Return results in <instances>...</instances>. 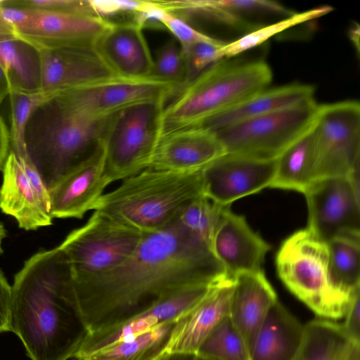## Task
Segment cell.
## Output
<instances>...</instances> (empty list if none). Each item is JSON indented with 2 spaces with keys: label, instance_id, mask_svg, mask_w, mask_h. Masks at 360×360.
Masks as SVG:
<instances>
[{
  "label": "cell",
  "instance_id": "9",
  "mask_svg": "<svg viewBox=\"0 0 360 360\" xmlns=\"http://www.w3.org/2000/svg\"><path fill=\"white\" fill-rule=\"evenodd\" d=\"M319 105L314 99L214 133L226 153L275 160L313 127Z\"/></svg>",
  "mask_w": 360,
  "mask_h": 360
},
{
  "label": "cell",
  "instance_id": "13",
  "mask_svg": "<svg viewBox=\"0 0 360 360\" xmlns=\"http://www.w3.org/2000/svg\"><path fill=\"white\" fill-rule=\"evenodd\" d=\"M176 86L154 78L116 77L60 91L79 112L96 120L110 117L118 111L139 103L166 101Z\"/></svg>",
  "mask_w": 360,
  "mask_h": 360
},
{
  "label": "cell",
  "instance_id": "38",
  "mask_svg": "<svg viewBox=\"0 0 360 360\" xmlns=\"http://www.w3.org/2000/svg\"><path fill=\"white\" fill-rule=\"evenodd\" d=\"M162 26L173 34L182 49L200 41H217L221 40L199 31L192 26L190 22L167 11L162 20Z\"/></svg>",
  "mask_w": 360,
  "mask_h": 360
},
{
  "label": "cell",
  "instance_id": "4",
  "mask_svg": "<svg viewBox=\"0 0 360 360\" xmlns=\"http://www.w3.org/2000/svg\"><path fill=\"white\" fill-rule=\"evenodd\" d=\"M110 117L82 115L60 91L33 112L25 131L26 152L49 190L94 149Z\"/></svg>",
  "mask_w": 360,
  "mask_h": 360
},
{
  "label": "cell",
  "instance_id": "31",
  "mask_svg": "<svg viewBox=\"0 0 360 360\" xmlns=\"http://www.w3.org/2000/svg\"><path fill=\"white\" fill-rule=\"evenodd\" d=\"M359 238H335L328 243V276L332 288L339 295L351 298L360 287Z\"/></svg>",
  "mask_w": 360,
  "mask_h": 360
},
{
  "label": "cell",
  "instance_id": "12",
  "mask_svg": "<svg viewBox=\"0 0 360 360\" xmlns=\"http://www.w3.org/2000/svg\"><path fill=\"white\" fill-rule=\"evenodd\" d=\"M304 194L307 229L316 238L325 243L340 236L360 238V195L347 177L316 179Z\"/></svg>",
  "mask_w": 360,
  "mask_h": 360
},
{
  "label": "cell",
  "instance_id": "7",
  "mask_svg": "<svg viewBox=\"0 0 360 360\" xmlns=\"http://www.w3.org/2000/svg\"><path fill=\"white\" fill-rule=\"evenodd\" d=\"M165 101L139 103L112 115L103 140L108 186L149 167L163 134Z\"/></svg>",
  "mask_w": 360,
  "mask_h": 360
},
{
  "label": "cell",
  "instance_id": "23",
  "mask_svg": "<svg viewBox=\"0 0 360 360\" xmlns=\"http://www.w3.org/2000/svg\"><path fill=\"white\" fill-rule=\"evenodd\" d=\"M233 279L216 283L207 295L181 316L165 352L196 353L213 328L229 316Z\"/></svg>",
  "mask_w": 360,
  "mask_h": 360
},
{
  "label": "cell",
  "instance_id": "26",
  "mask_svg": "<svg viewBox=\"0 0 360 360\" xmlns=\"http://www.w3.org/2000/svg\"><path fill=\"white\" fill-rule=\"evenodd\" d=\"M314 94L313 86L298 83L267 88L200 126L217 132L237 123L314 100Z\"/></svg>",
  "mask_w": 360,
  "mask_h": 360
},
{
  "label": "cell",
  "instance_id": "15",
  "mask_svg": "<svg viewBox=\"0 0 360 360\" xmlns=\"http://www.w3.org/2000/svg\"><path fill=\"white\" fill-rule=\"evenodd\" d=\"M217 283V282H216ZM190 285L161 298L148 309L110 327L89 333L74 357L84 360L96 352L179 319L197 304L216 283Z\"/></svg>",
  "mask_w": 360,
  "mask_h": 360
},
{
  "label": "cell",
  "instance_id": "25",
  "mask_svg": "<svg viewBox=\"0 0 360 360\" xmlns=\"http://www.w3.org/2000/svg\"><path fill=\"white\" fill-rule=\"evenodd\" d=\"M304 334V325L277 300L256 334L250 360H292Z\"/></svg>",
  "mask_w": 360,
  "mask_h": 360
},
{
  "label": "cell",
  "instance_id": "37",
  "mask_svg": "<svg viewBox=\"0 0 360 360\" xmlns=\"http://www.w3.org/2000/svg\"><path fill=\"white\" fill-rule=\"evenodd\" d=\"M228 41H200L182 49L186 68V82L193 79L214 63L223 59L220 49Z\"/></svg>",
  "mask_w": 360,
  "mask_h": 360
},
{
  "label": "cell",
  "instance_id": "41",
  "mask_svg": "<svg viewBox=\"0 0 360 360\" xmlns=\"http://www.w3.org/2000/svg\"><path fill=\"white\" fill-rule=\"evenodd\" d=\"M12 285L0 269V333L11 331Z\"/></svg>",
  "mask_w": 360,
  "mask_h": 360
},
{
  "label": "cell",
  "instance_id": "36",
  "mask_svg": "<svg viewBox=\"0 0 360 360\" xmlns=\"http://www.w3.org/2000/svg\"><path fill=\"white\" fill-rule=\"evenodd\" d=\"M152 78L182 89L186 82V68L184 53L175 39L165 42L157 51Z\"/></svg>",
  "mask_w": 360,
  "mask_h": 360
},
{
  "label": "cell",
  "instance_id": "8",
  "mask_svg": "<svg viewBox=\"0 0 360 360\" xmlns=\"http://www.w3.org/2000/svg\"><path fill=\"white\" fill-rule=\"evenodd\" d=\"M143 234L94 211L87 221L72 230L58 248L71 280L77 281L102 274L122 263L136 248Z\"/></svg>",
  "mask_w": 360,
  "mask_h": 360
},
{
  "label": "cell",
  "instance_id": "47",
  "mask_svg": "<svg viewBox=\"0 0 360 360\" xmlns=\"http://www.w3.org/2000/svg\"><path fill=\"white\" fill-rule=\"evenodd\" d=\"M6 236V231L2 223L0 222V255L3 253L2 243Z\"/></svg>",
  "mask_w": 360,
  "mask_h": 360
},
{
  "label": "cell",
  "instance_id": "18",
  "mask_svg": "<svg viewBox=\"0 0 360 360\" xmlns=\"http://www.w3.org/2000/svg\"><path fill=\"white\" fill-rule=\"evenodd\" d=\"M103 138L94 149L49 190L53 218L82 219L93 210L107 186Z\"/></svg>",
  "mask_w": 360,
  "mask_h": 360
},
{
  "label": "cell",
  "instance_id": "43",
  "mask_svg": "<svg viewBox=\"0 0 360 360\" xmlns=\"http://www.w3.org/2000/svg\"><path fill=\"white\" fill-rule=\"evenodd\" d=\"M197 354L192 352H165L157 360H196Z\"/></svg>",
  "mask_w": 360,
  "mask_h": 360
},
{
  "label": "cell",
  "instance_id": "28",
  "mask_svg": "<svg viewBox=\"0 0 360 360\" xmlns=\"http://www.w3.org/2000/svg\"><path fill=\"white\" fill-rule=\"evenodd\" d=\"M314 125L277 158L274 177L269 188L304 193L315 181L316 146Z\"/></svg>",
  "mask_w": 360,
  "mask_h": 360
},
{
  "label": "cell",
  "instance_id": "16",
  "mask_svg": "<svg viewBox=\"0 0 360 360\" xmlns=\"http://www.w3.org/2000/svg\"><path fill=\"white\" fill-rule=\"evenodd\" d=\"M276 159L261 160L225 153L202 170V194L220 206L269 188Z\"/></svg>",
  "mask_w": 360,
  "mask_h": 360
},
{
  "label": "cell",
  "instance_id": "30",
  "mask_svg": "<svg viewBox=\"0 0 360 360\" xmlns=\"http://www.w3.org/2000/svg\"><path fill=\"white\" fill-rule=\"evenodd\" d=\"M177 319L117 342L84 360H157L165 352Z\"/></svg>",
  "mask_w": 360,
  "mask_h": 360
},
{
  "label": "cell",
  "instance_id": "40",
  "mask_svg": "<svg viewBox=\"0 0 360 360\" xmlns=\"http://www.w3.org/2000/svg\"><path fill=\"white\" fill-rule=\"evenodd\" d=\"M344 318V323L341 324L344 332L353 342L360 344L359 291L352 297Z\"/></svg>",
  "mask_w": 360,
  "mask_h": 360
},
{
  "label": "cell",
  "instance_id": "22",
  "mask_svg": "<svg viewBox=\"0 0 360 360\" xmlns=\"http://www.w3.org/2000/svg\"><path fill=\"white\" fill-rule=\"evenodd\" d=\"M94 46L117 77L126 79L152 77L154 58L143 28L133 20L110 22Z\"/></svg>",
  "mask_w": 360,
  "mask_h": 360
},
{
  "label": "cell",
  "instance_id": "34",
  "mask_svg": "<svg viewBox=\"0 0 360 360\" xmlns=\"http://www.w3.org/2000/svg\"><path fill=\"white\" fill-rule=\"evenodd\" d=\"M197 354L214 360H250L247 344L229 316L208 334Z\"/></svg>",
  "mask_w": 360,
  "mask_h": 360
},
{
  "label": "cell",
  "instance_id": "46",
  "mask_svg": "<svg viewBox=\"0 0 360 360\" xmlns=\"http://www.w3.org/2000/svg\"><path fill=\"white\" fill-rule=\"evenodd\" d=\"M349 37L352 41L353 44L356 47L357 51L359 52V26L358 24L354 23L352 27H351L349 30Z\"/></svg>",
  "mask_w": 360,
  "mask_h": 360
},
{
  "label": "cell",
  "instance_id": "17",
  "mask_svg": "<svg viewBox=\"0 0 360 360\" xmlns=\"http://www.w3.org/2000/svg\"><path fill=\"white\" fill-rule=\"evenodd\" d=\"M167 9L189 22L194 20L213 22L242 32V36L267 24L292 15L280 3L269 0L168 1Z\"/></svg>",
  "mask_w": 360,
  "mask_h": 360
},
{
  "label": "cell",
  "instance_id": "45",
  "mask_svg": "<svg viewBox=\"0 0 360 360\" xmlns=\"http://www.w3.org/2000/svg\"><path fill=\"white\" fill-rule=\"evenodd\" d=\"M342 360H360V345L354 344Z\"/></svg>",
  "mask_w": 360,
  "mask_h": 360
},
{
  "label": "cell",
  "instance_id": "6",
  "mask_svg": "<svg viewBox=\"0 0 360 360\" xmlns=\"http://www.w3.org/2000/svg\"><path fill=\"white\" fill-rule=\"evenodd\" d=\"M328 262L327 243L307 228L288 236L276 257L277 274L285 287L318 316L338 319L344 317L354 295L346 298L332 288Z\"/></svg>",
  "mask_w": 360,
  "mask_h": 360
},
{
  "label": "cell",
  "instance_id": "32",
  "mask_svg": "<svg viewBox=\"0 0 360 360\" xmlns=\"http://www.w3.org/2000/svg\"><path fill=\"white\" fill-rule=\"evenodd\" d=\"M333 10L330 6H321L267 24L259 29L228 41L220 49L222 58H230L262 45L271 38L297 25L322 17Z\"/></svg>",
  "mask_w": 360,
  "mask_h": 360
},
{
  "label": "cell",
  "instance_id": "35",
  "mask_svg": "<svg viewBox=\"0 0 360 360\" xmlns=\"http://www.w3.org/2000/svg\"><path fill=\"white\" fill-rule=\"evenodd\" d=\"M222 207L202 195L188 203L176 219L186 230L213 250L214 234Z\"/></svg>",
  "mask_w": 360,
  "mask_h": 360
},
{
  "label": "cell",
  "instance_id": "11",
  "mask_svg": "<svg viewBox=\"0 0 360 360\" xmlns=\"http://www.w3.org/2000/svg\"><path fill=\"white\" fill-rule=\"evenodd\" d=\"M315 180L347 177L360 165V105L349 100L319 104L314 125Z\"/></svg>",
  "mask_w": 360,
  "mask_h": 360
},
{
  "label": "cell",
  "instance_id": "33",
  "mask_svg": "<svg viewBox=\"0 0 360 360\" xmlns=\"http://www.w3.org/2000/svg\"><path fill=\"white\" fill-rule=\"evenodd\" d=\"M58 92L11 89L8 96L11 108V151L18 157L27 158L25 131L33 112Z\"/></svg>",
  "mask_w": 360,
  "mask_h": 360
},
{
  "label": "cell",
  "instance_id": "48",
  "mask_svg": "<svg viewBox=\"0 0 360 360\" xmlns=\"http://www.w3.org/2000/svg\"><path fill=\"white\" fill-rule=\"evenodd\" d=\"M196 360H214V359H209V358H207V357H204V356H199V355L197 354Z\"/></svg>",
  "mask_w": 360,
  "mask_h": 360
},
{
  "label": "cell",
  "instance_id": "20",
  "mask_svg": "<svg viewBox=\"0 0 360 360\" xmlns=\"http://www.w3.org/2000/svg\"><path fill=\"white\" fill-rule=\"evenodd\" d=\"M271 246L230 206L222 207L213 238L214 253L228 278L243 272L262 271Z\"/></svg>",
  "mask_w": 360,
  "mask_h": 360
},
{
  "label": "cell",
  "instance_id": "42",
  "mask_svg": "<svg viewBox=\"0 0 360 360\" xmlns=\"http://www.w3.org/2000/svg\"><path fill=\"white\" fill-rule=\"evenodd\" d=\"M10 151V131L3 117L0 115V170H2Z\"/></svg>",
  "mask_w": 360,
  "mask_h": 360
},
{
  "label": "cell",
  "instance_id": "27",
  "mask_svg": "<svg viewBox=\"0 0 360 360\" xmlns=\"http://www.w3.org/2000/svg\"><path fill=\"white\" fill-rule=\"evenodd\" d=\"M0 68L7 79L9 91L40 90L41 73L38 51L20 39L1 15Z\"/></svg>",
  "mask_w": 360,
  "mask_h": 360
},
{
  "label": "cell",
  "instance_id": "14",
  "mask_svg": "<svg viewBox=\"0 0 360 360\" xmlns=\"http://www.w3.org/2000/svg\"><path fill=\"white\" fill-rule=\"evenodd\" d=\"M1 171V212L13 217L25 231L51 225L49 189L28 158L10 151Z\"/></svg>",
  "mask_w": 360,
  "mask_h": 360
},
{
  "label": "cell",
  "instance_id": "2",
  "mask_svg": "<svg viewBox=\"0 0 360 360\" xmlns=\"http://www.w3.org/2000/svg\"><path fill=\"white\" fill-rule=\"evenodd\" d=\"M11 332L20 338L31 360L73 358L89 334L58 247L34 254L15 274Z\"/></svg>",
  "mask_w": 360,
  "mask_h": 360
},
{
  "label": "cell",
  "instance_id": "21",
  "mask_svg": "<svg viewBox=\"0 0 360 360\" xmlns=\"http://www.w3.org/2000/svg\"><path fill=\"white\" fill-rule=\"evenodd\" d=\"M217 134L202 127H191L164 132L148 168L196 172L224 155Z\"/></svg>",
  "mask_w": 360,
  "mask_h": 360
},
{
  "label": "cell",
  "instance_id": "19",
  "mask_svg": "<svg viewBox=\"0 0 360 360\" xmlns=\"http://www.w3.org/2000/svg\"><path fill=\"white\" fill-rule=\"evenodd\" d=\"M37 51L42 91L60 92L119 77L103 61L94 45Z\"/></svg>",
  "mask_w": 360,
  "mask_h": 360
},
{
  "label": "cell",
  "instance_id": "5",
  "mask_svg": "<svg viewBox=\"0 0 360 360\" xmlns=\"http://www.w3.org/2000/svg\"><path fill=\"white\" fill-rule=\"evenodd\" d=\"M272 80L263 60L223 58L187 83L162 116L163 133L200 126L258 92Z\"/></svg>",
  "mask_w": 360,
  "mask_h": 360
},
{
  "label": "cell",
  "instance_id": "29",
  "mask_svg": "<svg viewBox=\"0 0 360 360\" xmlns=\"http://www.w3.org/2000/svg\"><path fill=\"white\" fill-rule=\"evenodd\" d=\"M354 344L341 324L315 319L304 325L300 348L292 360H342Z\"/></svg>",
  "mask_w": 360,
  "mask_h": 360
},
{
  "label": "cell",
  "instance_id": "3",
  "mask_svg": "<svg viewBox=\"0 0 360 360\" xmlns=\"http://www.w3.org/2000/svg\"><path fill=\"white\" fill-rule=\"evenodd\" d=\"M202 170L183 172L147 168L103 193L93 210L141 233L160 230L174 221L188 203L203 195Z\"/></svg>",
  "mask_w": 360,
  "mask_h": 360
},
{
  "label": "cell",
  "instance_id": "39",
  "mask_svg": "<svg viewBox=\"0 0 360 360\" xmlns=\"http://www.w3.org/2000/svg\"><path fill=\"white\" fill-rule=\"evenodd\" d=\"M147 1L134 0H88L90 10L94 14L105 18L123 13L134 15L140 12Z\"/></svg>",
  "mask_w": 360,
  "mask_h": 360
},
{
  "label": "cell",
  "instance_id": "10",
  "mask_svg": "<svg viewBox=\"0 0 360 360\" xmlns=\"http://www.w3.org/2000/svg\"><path fill=\"white\" fill-rule=\"evenodd\" d=\"M0 15L35 49L94 45L110 21L89 9L52 11L14 6L1 0Z\"/></svg>",
  "mask_w": 360,
  "mask_h": 360
},
{
  "label": "cell",
  "instance_id": "24",
  "mask_svg": "<svg viewBox=\"0 0 360 360\" xmlns=\"http://www.w3.org/2000/svg\"><path fill=\"white\" fill-rule=\"evenodd\" d=\"M277 296L264 271L233 278L229 316L250 350L256 334Z\"/></svg>",
  "mask_w": 360,
  "mask_h": 360
},
{
  "label": "cell",
  "instance_id": "44",
  "mask_svg": "<svg viewBox=\"0 0 360 360\" xmlns=\"http://www.w3.org/2000/svg\"><path fill=\"white\" fill-rule=\"evenodd\" d=\"M9 86L6 76L0 68V105L4 98L8 96Z\"/></svg>",
  "mask_w": 360,
  "mask_h": 360
},
{
  "label": "cell",
  "instance_id": "1",
  "mask_svg": "<svg viewBox=\"0 0 360 360\" xmlns=\"http://www.w3.org/2000/svg\"><path fill=\"white\" fill-rule=\"evenodd\" d=\"M226 278L212 248L175 219L143 233L133 253L114 269L71 280V285L89 333L134 316L178 290Z\"/></svg>",
  "mask_w": 360,
  "mask_h": 360
}]
</instances>
